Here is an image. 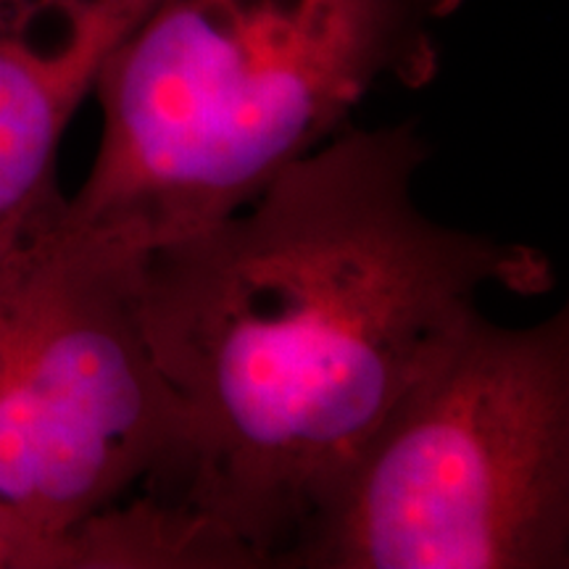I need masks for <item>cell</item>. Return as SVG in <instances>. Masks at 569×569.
<instances>
[{
  "instance_id": "5b68a950",
  "label": "cell",
  "mask_w": 569,
  "mask_h": 569,
  "mask_svg": "<svg viewBox=\"0 0 569 569\" xmlns=\"http://www.w3.org/2000/svg\"><path fill=\"white\" fill-rule=\"evenodd\" d=\"M153 0H0V240L67 201L63 132Z\"/></svg>"
},
{
  "instance_id": "8992f818",
  "label": "cell",
  "mask_w": 569,
  "mask_h": 569,
  "mask_svg": "<svg viewBox=\"0 0 569 569\" xmlns=\"http://www.w3.org/2000/svg\"><path fill=\"white\" fill-rule=\"evenodd\" d=\"M103 561L92 519L74 532H51L0 496V569H106Z\"/></svg>"
},
{
  "instance_id": "6da1fadb",
  "label": "cell",
  "mask_w": 569,
  "mask_h": 569,
  "mask_svg": "<svg viewBox=\"0 0 569 569\" xmlns=\"http://www.w3.org/2000/svg\"><path fill=\"white\" fill-rule=\"evenodd\" d=\"M415 122L348 127L251 203L148 248L138 311L184 422L177 503L282 567L377 427L546 256L427 217Z\"/></svg>"
},
{
  "instance_id": "7a4b0ae2",
  "label": "cell",
  "mask_w": 569,
  "mask_h": 569,
  "mask_svg": "<svg viewBox=\"0 0 569 569\" xmlns=\"http://www.w3.org/2000/svg\"><path fill=\"white\" fill-rule=\"evenodd\" d=\"M459 3L153 0L92 92L101 146L69 211L138 251L230 217L377 92L430 80Z\"/></svg>"
},
{
  "instance_id": "3957f363",
  "label": "cell",
  "mask_w": 569,
  "mask_h": 569,
  "mask_svg": "<svg viewBox=\"0 0 569 569\" xmlns=\"http://www.w3.org/2000/svg\"><path fill=\"white\" fill-rule=\"evenodd\" d=\"M569 311L478 315L332 486L288 569H565Z\"/></svg>"
},
{
  "instance_id": "277c9868",
  "label": "cell",
  "mask_w": 569,
  "mask_h": 569,
  "mask_svg": "<svg viewBox=\"0 0 569 569\" xmlns=\"http://www.w3.org/2000/svg\"><path fill=\"white\" fill-rule=\"evenodd\" d=\"M140 253L69 198L0 240V496L51 532L177 501L184 422L142 332Z\"/></svg>"
}]
</instances>
